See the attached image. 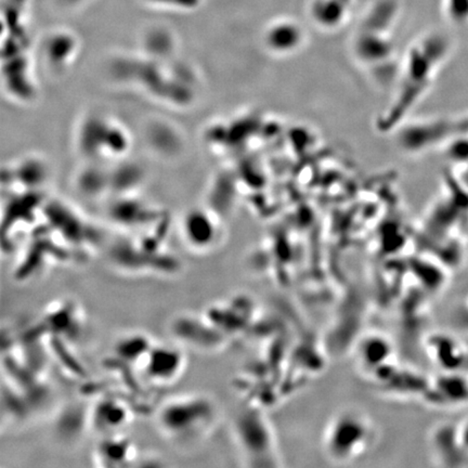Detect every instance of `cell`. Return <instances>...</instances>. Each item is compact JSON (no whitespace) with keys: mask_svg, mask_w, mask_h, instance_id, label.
Wrapping results in <instances>:
<instances>
[{"mask_svg":"<svg viewBox=\"0 0 468 468\" xmlns=\"http://www.w3.org/2000/svg\"><path fill=\"white\" fill-rule=\"evenodd\" d=\"M451 52V41L443 34L432 33L410 48L398 69V87L392 104L379 118V129H392L424 97Z\"/></svg>","mask_w":468,"mask_h":468,"instance_id":"obj_1","label":"cell"},{"mask_svg":"<svg viewBox=\"0 0 468 468\" xmlns=\"http://www.w3.org/2000/svg\"><path fill=\"white\" fill-rule=\"evenodd\" d=\"M217 421V404L200 392L172 397L159 405L155 414L159 432L179 445H192L208 437Z\"/></svg>","mask_w":468,"mask_h":468,"instance_id":"obj_2","label":"cell"},{"mask_svg":"<svg viewBox=\"0 0 468 468\" xmlns=\"http://www.w3.org/2000/svg\"><path fill=\"white\" fill-rule=\"evenodd\" d=\"M374 441V427L368 415L357 409H346L333 417L325 430L324 449L336 462L358 458Z\"/></svg>","mask_w":468,"mask_h":468,"instance_id":"obj_3","label":"cell"},{"mask_svg":"<svg viewBox=\"0 0 468 468\" xmlns=\"http://www.w3.org/2000/svg\"><path fill=\"white\" fill-rule=\"evenodd\" d=\"M110 261L118 271L133 276H172L182 268L179 259L148 241L118 244L111 249Z\"/></svg>","mask_w":468,"mask_h":468,"instance_id":"obj_4","label":"cell"},{"mask_svg":"<svg viewBox=\"0 0 468 468\" xmlns=\"http://www.w3.org/2000/svg\"><path fill=\"white\" fill-rule=\"evenodd\" d=\"M186 348L177 343L154 344L148 353L141 373L150 384L168 387L176 384L187 370Z\"/></svg>","mask_w":468,"mask_h":468,"instance_id":"obj_5","label":"cell"},{"mask_svg":"<svg viewBox=\"0 0 468 468\" xmlns=\"http://www.w3.org/2000/svg\"><path fill=\"white\" fill-rule=\"evenodd\" d=\"M170 333L175 342L184 348L197 351H215L227 342L208 317L202 313L184 312L177 315L170 322Z\"/></svg>","mask_w":468,"mask_h":468,"instance_id":"obj_6","label":"cell"},{"mask_svg":"<svg viewBox=\"0 0 468 468\" xmlns=\"http://www.w3.org/2000/svg\"><path fill=\"white\" fill-rule=\"evenodd\" d=\"M84 331V315L74 300H60L49 304L32 334L50 336L54 339L72 343Z\"/></svg>","mask_w":468,"mask_h":468,"instance_id":"obj_7","label":"cell"},{"mask_svg":"<svg viewBox=\"0 0 468 468\" xmlns=\"http://www.w3.org/2000/svg\"><path fill=\"white\" fill-rule=\"evenodd\" d=\"M351 50L359 65L372 72L394 62V44L385 28L366 25L353 38Z\"/></svg>","mask_w":468,"mask_h":468,"instance_id":"obj_8","label":"cell"},{"mask_svg":"<svg viewBox=\"0 0 468 468\" xmlns=\"http://www.w3.org/2000/svg\"><path fill=\"white\" fill-rule=\"evenodd\" d=\"M133 410L123 398L105 394L88 410V427L102 436L124 432L133 420Z\"/></svg>","mask_w":468,"mask_h":468,"instance_id":"obj_9","label":"cell"},{"mask_svg":"<svg viewBox=\"0 0 468 468\" xmlns=\"http://www.w3.org/2000/svg\"><path fill=\"white\" fill-rule=\"evenodd\" d=\"M307 43L304 26L292 18H279L271 21L263 34V44L269 54L287 58L302 52Z\"/></svg>","mask_w":468,"mask_h":468,"instance_id":"obj_10","label":"cell"},{"mask_svg":"<svg viewBox=\"0 0 468 468\" xmlns=\"http://www.w3.org/2000/svg\"><path fill=\"white\" fill-rule=\"evenodd\" d=\"M138 448L124 432L102 436L93 451V460L104 468L131 467L138 460Z\"/></svg>","mask_w":468,"mask_h":468,"instance_id":"obj_11","label":"cell"},{"mask_svg":"<svg viewBox=\"0 0 468 468\" xmlns=\"http://www.w3.org/2000/svg\"><path fill=\"white\" fill-rule=\"evenodd\" d=\"M154 344L155 342L146 333H126L116 340L113 348L114 358L127 368L141 371Z\"/></svg>","mask_w":468,"mask_h":468,"instance_id":"obj_12","label":"cell"},{"mask_svg":"<svg viewBox=\"0 0 468 468\" xmlns=\"http://www.w3.org/2000/svg\"><path fill=\"white\" fill-rule=\"evenodd\" d=\"M183 236L188 245L194 251L208 252L217 245L221 229L206 216H190L184 223Z\"/></svg>","mask_w":468,"mask_h":468,"instance_id":"obj_13","label":"cell"},{"mask_svg":"<svg viewBox=\"0 0 468 468\" xmlns=\"http://www.w3.org/2000/svg\"><path fill=\"white\" fill-rule=\"evenodd\" d=\"M308 14L317 28L334 31L348 18V7L345 0H311Z\"/></svg>","mask_w":468,"mask_h":468,"instance_id":"obj_14","label":"cell"},{"mask_svg":"<svg viewBox=\"0 0 468 468\" xmlns=\"http://www.w3.org/2000/svg\"><path fill=\"white\" fill-rule=\"evenodd\" d=\"M432 388L443 404L458 405L468 402V379L460 371H445Z\"/></svg>","mask_w":468,"mask_h":468,"instance_id":"obj_15","label":"cell"},{"mask_svg":"<svg viewBox=\"0 0 468 468\" xmlns=\"http://www.w3.org/2000/svg\"><path fill=\"white\" fill-rule=\"evenodd\" d=\"M443 11L451 23L468 24V0H443Z\"/></svg>","mask_w":468,"mask_h":468,"instance_id":"obj_16","label":"cell"},{"mask_svg":"<svg viewBox=\"0 0 468 468\" xmlns=\"http://www.w3.org/2000/svg\"><path fill=\"white\" fill-rule=\"evenodd\" d=\"M456 437L464 453L468 454V417L456 428Z\"/></svg>","mask_w":468,"mask_h":468,"instance_id":"obj_17","label":"cell"}]
</instances>
